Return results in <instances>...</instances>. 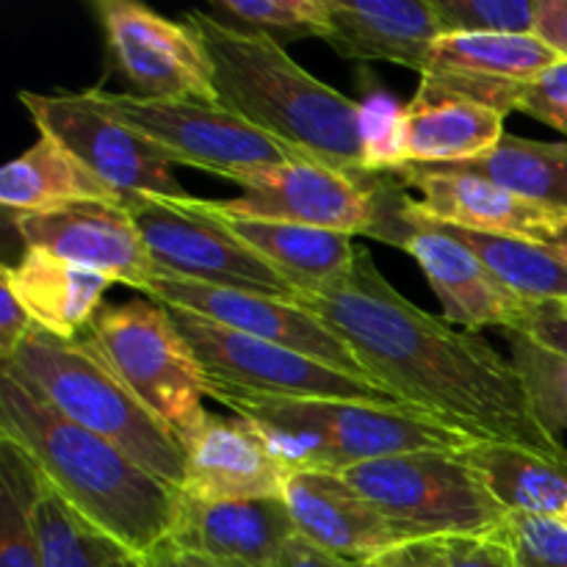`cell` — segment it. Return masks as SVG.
<instances>
[{"label":"cell","mask_w":567,"mask_h":567,"mask_svg":"<svg viewBox=\"0 0 567 567\" xmlns=\"http://www.w3.org/2000/svg\"><path fill=\"white\" fill-rule=\"evenodd\" d=\"M293 302L324 321L365 377L396 402L476 437L567 460V446L532 404L513 358L471 330L426 313L396 291L360 247L347 280Z\"/></svg>","instance_id":"1"},{"label":"cell","mask_w":567,"mask_h":567,"mask_svg":"<svg viewBox=\"0 0 567 567\" xmlns=\"http://www.w3.org/2000/svg\"><path fill=\"white\" fill-rule=\"evenodd\" d=\"M0 437L20 449L44 482L131 551L147 557L169 540L177 493L103 437L50 408L20 377L0 369Z\"/></svg>","instance_id":"2"},{"label":"cell","mask_w":567,"mask_h":567,"mask_svg":"<svg viewBox=\"0 0 567 567\" xmlns=\"http://www.w3.org/2000/svg\"><path fill=\"white\" fill-rule=\"evenodd\" d=\"M183 22L210 59L216 103L264 131L297 158L319 161L349 175L365 169L363 103L310 75L275 39L221 25L205 9Z\"/></svg>","instance_id":"3"},{"label":"cell","mask_w":567,"mask_h":567,"mask_svg":"<svg viewBox=\"0 0 567 567\" xmlns=\"http://www.w3.org/2000/svg\"><path fill=\"white\" fill-rule=\"evenodd\" d=\"M205 399H216L258 424L291 474H343L363 463L415 452H463L476 437L408 404L349 399H266L205 380Z\"/></svg>","instance_id":"4"},{"label":"cell","mask_w":567,"mask_h":567,"mask_svg":"<svg viewBox=\"0 0 567 567\" xmlns=\"http://www.w3.org/2000/svg\"><path fill=\"white\" fill-rule=\"evenodd\" d=\"M0 369L20 377L64 419L114 443L161 482L175 491L183 487V443L158 415L138 402L136 393L89 349L86 341H59L33 330Z\"/></svg>","instance_id":"5"},{"label":"cell","mask_w":567,"mask_h":567,"mask_svg":"<svg viewBox=\"0 0 567 567\" xmlns=\"http://www.w3.org/2000/svg\"><path fill=\"white\" fill-rule=\"evenodd\" d=\"M86 332L89 349L175 432L183 449L192 446L210 415L203 408L205 371L169 310L155 299L105 305Z\"/></svg>","instance_id":"6"},{"label":"cell","mask_w":567,"mask_h":567,"mask_svg":"<svg viewBox=\"0 0 567 567\" xmlns=\"http://www.w3.org/2000/svg\"><path fill=\"white\" fill-rule=\"evenodd\" d=\"M404 188L408 186L399 181L396 172L377 177V214L369 238L413 255L449 324L471 332L485 327H498L504 332L524 330L537 305L526 302L496 280L493 271L441 221L430 219Z\"/></svg>","instance_id":"7"},{"label":"cell","mask_w":567,"mask_h":567,"mask_svg":"<svg viewBox=\"0 0 567 567\" xmlns=\"http://www.w3.org/2000/svg\"><path fill=\"white\" fill-rule=\"evenodd\" d=\"M343 476L391 520L404 543L476 535L507 520L463 452L402 454L354 465Z\"/></svg>","instance_id":"8"},{"label":"cell","mask_w":567,"mask_h":567,"mask_svg":"<svg viewBox=\"0 0 567 567\" xmlns=\"http://www.w3.org/2000/svg\"><path fill=\"white\" fill-rule=\"evenodd\" d=\"M83 94L111 120L142 133L155 147L164 150L172 164L194 166L230 183L260 166L297 158L291 150L219 103L153 100L142 94H109L100 89H89Z\"/></svg>","instance_id":"9"},{"label":"cell","mask_w":567,"mask_h":567,"mask_svg":"<svg viewBox=\"0 0 567 567\" xmlns=\"http://www.w3.org/2000/svg\"><path fill=\"white\" fill-rule=\"evenodd\" d=\"M166 308V305H164ZM192 347L205 380L266 399H349V402L402 404L371 380L343 374L293 349L244 336L197 313L166 308Z\"/></svg>","instance_id":"10"},{"label":"cell","mask_w":567,"mask_h":567,"mask_svg":"<svg viewBox=\"0 0 567 567\" xmlns=\"http://www.w3.org/2000/svg\"><path fill=\"white\" fill-rule=\"evenodd\" d=\"M120 203L131 210L158 275L293 299L288 282L275 275L247 244L238 241L205 205V199L136 194Z\"/></svg>","instance_id":"11"},{"label":"cell","mask_w":567,"mask_h":567,"mask_svg":"<svg viewBox=\"0 0 567 567\" xmlns=\"http://www.w3.org/2000/svg\"><path fill=\"white\" fill-rule=\"evenodd\" d=\"M20 103L31 114L39 133L59 142L72 158L81 161L116 199L153 194V197L188 199L172 172L169 155L142 133L111 120L86 94L20 92Z\"/></svg>","instance_id":"12"},{"label":"cell","mask_w":567,"mask_h":567,"mask_svg":"<svg viewBox=\"0 0 567 567\" xmlns=\"http://www.w3.org/2000/svg\"><path fill=\"white\" fill-rule=\"evenodd\" d=\"M380 175H349L319 161L293 158L238 177L236 199H216L221 210L247 219L286 221L316 230L369 236Z\"/></svg>","instance_id":"13"},{"label":"cell","mask_w":567,"mask_h":567,"mask_svg":"<svg viewBox=\"0 0 567 567\" xmlns=\"http://www.w3.org/2000/svg\"><path fill=\"white\" fill-rule=\"evenodd\" d=\"M554 64L559 59L535 33H443L413 103L468 100L507 116Z\"/></svg>","instance_id":"14"},{"label":"cell","mask_w":567,"mask_h":567,"mask_svg":"<svg viewBox=\"0 0 567 567\" xmlns=\"http://www.w3.org/2000/svg\"><path fill=\"white\" fill-rule=\"evenodd\" d=\"M111 55L142 97L216 103L210 59L186 22L133 0L94 3Z\"/></svg>","instance_id":"15"},{"label":"cell","mask_w":567,"mask_h":567,"mask_svg":"<svg viewBox=\"0 0 567 567\" xmlns=\"http://www.w3.org/2000/svg\"><path fill=\"white\" fill-rule=\"evenodd\" d=\"M144 293L155 302L166 305V308L188 310V313L203 316V319L227 327V330L293 349V352L308 354V358L319 360V363L330 365L336 371H343V374L369 380L352 349L324 321L316 319L310 310H305L293 299L214 288L169 275H155Z\"/></svg>","instance_id":"16"},{"label":"cell","mask_w":567,"mask_h":567,"mask_svg":"<svg viewBox=\"0 0 567 567\" xmlns=\"http://www.w3.org/2000/svg\"><path fill=\"white\" fill-rule=\"evenodd\" d=\"M11 221L25 249H42L142 293L158 275L131 210L120 199H81Z\"/></svg>","instance_id":"17"},{"label":"cell","mask_w":567,"mask_h":567,"mask_svg":"<svg viewBox=\"0 0 567 567\" xmlns=\"http://www.w3.org/2000/svg\"><path fill=\"white\" fill-rule=\"evenodd\" d=\"M288 476L291 471L258 424L241 415H208L186 449L181 493L199 502H266L282 498Z\"/></svg>","instance_id":"18"},{"label":"cell","mask_w":567,"mask_h":567,"mask_svg":"<svg viewBox=\"0 0 567 567\" xmlns=\"http://www.w3.org/2000/svg\"><path fill=\"white\" fill-rule=\"evenodd\" d=\"M396 177L419 192L415 203L430 219L465 230L548 244L567 219V210L532 203L485 177L454 175L430 166H404Z\"/></svg>","instance_id":"19"},{"label":"cell","mask_w":567,"mask_h":567,"mask_svg":"<svg viewBox=\"0 0 567 567\" xmlns=\"http://www.w3.org/2000/svg\"><path fill=\"white\" fill-rule=\"evenodd\" d=\"M297 535L336 557L369 563L391 548L404 546L391 520L343 474L297 471L282 493Z\"/></svg>","instance_id":"20"},{"label":"cell","mask_w":567,"mask_h":567,"mask_svg":"<svg viewBox=\"0 0 567 567\" xmlns=\"http://www.w3.org/2000/svg\"><path fill=\"white\" fill-rule=\"evenodd\" d=\"M297 535L282 498L199 502L177 493L169 540L216 567H271Z\"/></svg>","instance_id":"21"},{"label":"cell","mask_w":567,"mask_h":567,"mask_svg":"<svg viewBox=\"0 0 567 567\" xmlns=\"http://www.w3.org/2000/svg\"><path fill=\"white\" fill-rule=\"evenodd\" d=\"M443 37L432 0H327L324 42L352 61H388L424 72Z\"/></svg>","instance_id":"22"},{"label":"cell","mask_w":567,"mask_h":567,"mask_svg":"<svg viewBox=\"0 0 567 567\" xmlns=\"http://www.w3.org/2000/svg\"><path fill=\"white\" fill-rule=\"evenodd\" d=\"M205 205L238 241L247 244L275 275L288 282L293 297L324 291L352 275L360 252L352 236L286 221L247 219L221 210L216 199H205Z\"/></svg>","instance_id":"23"},{"label":"cell","mask_w":567,"mask_h":567,"mask_svg":"<svg viewBox=\"0 0 567 567\" xmlns=\"http://www.w3.org/2000/svg\"><path fill=\"white\" fill-rule=\"evenodd\" d=\"M0 277L14 288L33 327L59 341H78L75 336L92 327L105 291L114 286L111 277L42 249H25L14 266L0 269Z\"/></svg>","instance_id":"24"},{"label":"cell","mask_w":567,"mask_h":567,"mask_svg":"<svg viewBox=\"0 0 567 567\" xmlns=\"http://www.w3.org/2000/svg\"><path fill=\"white\" fill-rule=\"evenodd\" d=\"M504 136V116L468 100H432L404 109L408 166L468 164L491 155Z\"/></svg>","instance_id":"25"},{"label":"cell","mask_w":567,"mask_h":567,"mask_svg":"<svg viewBox=\"0 0 567 567\" xmlns=\"http://www.w3.org/2000/svg\"><path fill=\"white\" fill-rule=\"evenodd\" d=\"M463 457L480 471L491 496L507 515L559 518L567 504V460L498 441H476Z\"/></svg>","instance_id":"26"},{"label":"cell","mask_w":567,"mask_h":567,"mask_svg":"<svg viewBox=\"0 0 567 567\" xmlns=\"http://www.w3.org/2000/svg\"><path fill=\"white\" fill-rule=\"evenodd\" d=\"M81 199H116V194L48 136H39L0 172V205L11 219Z\"/></svg>","instance_id":"27"},{"label":"cell","mask_w":567,"mask_h":567,"mask_svg":"<svg viewBox=\"0 0 567 567\" xmlns=\"http://www.w3.org/2000/svg\"><path fill=\"white\" fill-rule=\"evenodd\" d=\"M430 169L485 177L532 203L567 210V142H537L507 133L485 158Z\"/></svg>","instance_id":"28"},{"label":"cell","mask_w":567,"mask_h":567,"mask_svg":"<svg viewBox=\"0 0 567 567\" xmlns=\"http://www.w3.org/2000/svg\"><path fill=\"white\" fill-rule=\"evenodd\" d=\"M31 520L42 567H147L142 554L89 524L44 480L33 498Z\"/></svg>","instance_id":"29"},{"label":"cell","mask_w":567,"mask_h":567,"mask_svg":"<svg viewBox=\"0 0 567 567\" xmlns=\"http://www.w3.org/2000/svg\"><path fill=\"white\" fill-rule=\"evenodd\" d=\"M454 238L465 244L496 280L520 299L532 305H565L567 302V264L546 244L526 241L513 236L465 230L441 221Z\"/></svg>","instance_id":"30"},{"label":"cell","mask_w":567,"mask_h":567,"mask_svg":"<svg viewBox=\"0 0 567 567\" xmlns=\"http://www.w3.org/2000/svg\"><path fill=\"white\" fill-rule=\"evenodd\" d=\"M39 482L31 460L0 441V567H42L31 520Z\"/></svg>","instance_id":"31"},{"label":"cell","mask_w":567,"mask_h":567,"mask_svg":"<svg viewBox=\"0 0 567 567\" xmlns=\"http://www.w3.org/2000/svg\"><path fill=\"white\" fill-rule=\"evenodd\" d=\"M205 11L233 31L258 33L277 44L327 37V0H214Z\"/></svg>","instance_id":"32"},{"label":"cell","mask_w":567,"mask_h":567,"mask_svg":"<svg viewBox=\"0 0 567 567\" xmlns=\"http://www.w3.org/2000/svg\"><path fill=\"white\" fill-rule=\"evenodd\" d=\"M515 369L520 371L537 415L551 432H567V358L526 332H504Z\"/></svg>","instance_id":"33"},{"label":"cell","mask_w":567,"mask_h":567,"mask_svg":"<svg viewBox=\"0 0 567 567\" xmlns=\"http://www.w3.org/2000/svg\"><path fill=\"white\" fill-rule=\"evenodd\" d=\"M443 33H535L537 0H432Z\"/></svg>","instance_id":"34"},{"label":"cell","mask_w":567,"mask_h":567,"mask_svg":"<svg viewBox=\"0 0 567 567\" xmlns=\"http://www.w3.org/2000/svg\"><path fill=\"white\" fill-rule=\"evenodd\" d=\"M363 142L365 169L371 175H388L408 166L404 153V109L385 97L363 103Z\"/></svg>","instance_id":"35"},{"label":"cell","mask_w":567,"mask_h":567,"mask_svg":"<svg viewBox=\"0 0 567 567\" xmlns=\"http://www.w3.org/2000/svg\"><path fill=\"white\" fill-rule=\"evenodd\" d=\"M504 532L518 567H567V526L559 518L507 515Z\"/></svg>","instance_id":"36"},{"label":"cell","mask_w":567,"mask_h":567,"mask_svg":"<svg viewBox=\"0 0 567 567\" xmlns=\"http://www.w3.org/2000/svg\"><path fill=\"white\" fill-rule=\"evenodd\" d=\"M449 567H518L504 526L441 540Z\"/></svg>","instance_id":"37"},{"label":"cell","mask_w":567,"mask_h":567,"mask_svg":"<svg viewBox=\"0 0 567 567\" xmlns=\"http://www.w3.org/2000/svg\"><path fill=\"white\" fill-rule=\"evenodd\" d=\"M520 114L554 127L567 142V61L554 64L526 94Z\"/></svg>","instance_id":"38"},{"label":"cell","mask_w":567,"mask_h":567,"mask_svg":"<svg viewBox=\"0 0 567 567\" xmlns=\"http://www.w3.org/2000/svg\"><path fill=\"white\" fill-rule=\"evenodd\" d=\"M37 330L28 316V310L22 308V302L17 299L14 288L0 277V365L9 363L14 358V352L20 349V343L25 341L31 332Z\"/></svg>","instance_id":"39"},{"label":"cell","mask_w":567,"mask_h":567,"mask_svg":"<svg viewBox=\"0 0 567 567\" xmlns=\"http://www.w3.org/2000/svg\"><path fill=\"white\" fill-rule=\"evenodd\" d=\"M535 37L559 61H567V0H537Z\"/></svg>","instance_id":"40"},{"label":"cell","mask_w":567,"mask_h":567,"mask_svg":"<svg viewBox=\"0 0 567 567\" xmlns=\"http://www.w3.org/2000/svg\"><path fill=\"white\" fill-rule=\"evenodd\" d=\"M363 567H449L443 557L441 540H419L404 543V546L391 548L380 557L360 563Z\"/></svg>","instance_id":"41"},{"label":"cell","mask_w":567,"mask_h":567,"mask_svg":"<svg viewBox=\"0 0 567 567\" xmlns=\"http://www.w3.org/2000/svg\"><path fill=\"white\" fill-rule=\"evenodd\" d=\"M520 332L567 358V313L559 305H537L529 324Z\"/></svg>","instance_id":"42"},{"label":"cell","mask_w":567,"mask_h":567,"mask_svg":"<svg viewBox=\"0 0 567 567\" xmlns=\"http://www.w3.org/2000/svg\"><path fill=\"white\" fill-rule=\"evenodd\" d=\"M271 567H363L352 559L336 557V554L324 551L316 543L305 540L302 535H293L291 540L282 546V551L277 554V559Z\"/></svg>","instance_id":"43"},{"label":"cell","mask_w":567,"mask_h":567,"mask_svg":"<svg viewBox=\"0 0 567 567\" xmlns=\"http://www.w3.org/2000/svg\"><path fill=\"white\" fill-rule=\"evenodd\" d=\"M144 563H147V567H216L214 563H208V559L175 546L172 540H164L161 546H155L153 551L144 557Z\"/></svg>","instance_id":"44"},{"label":"cell","mask_w":567,"mask_h":567,"mask_svg":"<svg viewBox=\"0 0 567 567\" xmlns=\"http://www.w3.org/2000/svg\"><path fill=\"white\" fill-rule=\"evenodd\" d=\"M546 247L554 249V252H557L559 258H563L565 264H567V219H565V225L557 230V236H554L551 241L546 244Z\"/></svg>","instance_id":"45"},{"label":"cell","mask_w":567,"mask_h":567,"mask_svg":"<svg viewBox=\"0 0 567 567\" xmlns=\"http://www.w3.org/2000/svg\"><path fill=\"white\" fill-rule=\"evenodd\" d=\"M559 520H563V524L567 526V504H565V509H563V513H559Z\"/></svg>","instance_id":"46"},{"label":"cell","mask_w":567,"mask_h":567,"mask_svg":"<svg viewBox=\"0 0 567 567\" xmlns=\"http://www.w3.org/2000/svg\"><path fill=\"white\" fill-rule=\"evenodd\" d=\"M559 308H563V310H565V313H567V302H565V305H559Z\"/></svg>","instance_id":"47"}]
</instances>
